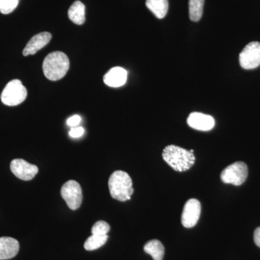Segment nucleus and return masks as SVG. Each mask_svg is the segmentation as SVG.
<instances>
[{
  "instance_id": "f257e3e1",
  "label": "nucleus",
  "mask_w": 260,
  "mask_h": 260,
  "mask_svg": "<svg viewBox=\"0 0 260 260\" xmlns=\"http://www.w3.org/2000/svg\"><path fill=\"white\" fill-rule=\"evenodd\" d=\"M194 150H186L177 145H168L162 151L164 160L177 172H183L190 169L195 162Z\"/></svg>"
},
{
  "instance_id": "f03ea898",
  "label": "nucleus",
  "mask_w": 260,
  "mask_h": 260,
  "mask_svg": "<svg viewBox=\"0 0 260 260\" xmlns=\"http://www.w3.org/2000/svg\"><path fill=\"white\" fill-rule=\"evenodd\" d=\"M69 68V59L61 51L50 53L46 56L43 62L44 74L51 81H56L64 78Z\"/></svg>"
},
{
  "instance_id": "7ed1b4c3",
  "label": "nucleus",
  "mask_w": 260,
  "mask_h": 260,
  "mask_svg": "<svg viewBox=\"0 0 260 260\" xmlns=\"http://www.w3.org/2000/svg\"><path fill=\"white\" fill-rule=\"evenodd\" d=\"M109 189L112 198L124 202L131 199L134 192L133 181L127 173L116 171L109 179Z\"/></svg>"
},
{
  "instance_id": "20e7f679",
  "label": "nucleus",
  "mask_w": 260,
  "mask_h": 260,
  "mask_svg": "<svg viewBox=\"0 0 260 260\" xmlns=\"http://www.w3.org/2000/svg\"><path fill=\"white\" fill-rule=\"evenodd\" d=\"M28 92L19 80H13L7 84L1 94V101L5 105L15 107L23 103Z\"/></svg>"
},
{
  "instance_id": "39448f33",
  "label": "nucleus",
  "mask_w": 260,
  "mask_h": 260,
  "mask_svg": "<svg viewBox=\"0 0 260 260\" xmlns=\"http://www.w3.org/2000/svg\"><path fill=\"white\" fill-rule=\"evenodd\" d=\"M248 176V167L245 162L238 161L225 168L220 174V179L225 184L242 185Z\"/></svg>"
},
{
  "instance_id": "423d86ee",
  "label": "nucleus",
  "mask_w": 260,
  "mask_h": 260,
  "mask_svg": "<svg viewBox=\"0 0 260 260\" xmlns=\"http://www.w3.org/2000/svg\"><path fill=\"white\" fill-rule=\"evenodd\" d=\"M61 195L70 209H78L82 204L83 193L81 186L76 181L70 180L64 183L61 186Z\"/></svg>"
},
{
  "instance_id": "0eeeda50",
  "label": "nucleus",
  "mask_w": 260,
  "mask_h": 260,
  "mask_svg": "<svg viewBox=\"0 0 260 260\" xmlns=\"http://www.w3.org/2000/svg\"><path fill=\"white\" fill-rule=\"evenodd\" d=\"M239 63L245 70H252L260 65V43H249L239 54Z\"/></svg>"
},
{
  "instance_id": "6e6552de",
  "label": "nucleus",
  "mask_w": 260,
  "mask_h": 260,
  "mask_svg": "<svg viewBox=\"0 0 260 260\" xmlns=\"http://www.w3.org/2000/svg\"><path fill=\"white\" fill-rule=\"evenodd\" d=\"M201 214V205L199 200L190 199L186 202L181 215L183 226L190 229L194 227L199 220Z\"/></svg>"
},
{
  "instance_id": "1a4fd4ad",
  "label": "nucleus",
  "mask_w": 260,
  "mask_h": 260,
  "mask_svg": "<svg viewBox=\"0 0 260 260\" xmlns=\"http://www.w3.org/2000/svg\"><path fill=\"white\" fill-rule=\"evenodd\" d=\"M10 169L15 177L23 181H30L37 175L39 169L23 159H15L10 164Z\"/></svg>"
},
{
  "instance_id": "9d476101",
  "label": "nucleus",
  "mask_w": 260,
  "mask_h": 260,
  "mask_svg": "<svg viewBox=\"0 0 260 260\" xmlns=\"http://www.w3.org/2000/svg\"><path fill=\"white\" fill-rule=\"evenodd\" d=\"M188 125L200 131H209L215 126V119L213 116L200 112H193L187 119Z\"/></svg>"
},
{
  "instance_id": "9b49d317",
  "label": "nucleus",
  "mask_w": 260,
  "mask_h": 260,
  "mask_svg": "<svg viewBox=\"0 0 260 260\" xmlns=\"http://www.w3.org/2000/svg\"><path fill=\"white\" fill-rule=\"evenodd\" d=\"M51 37L52 36L49 32H42L34 36L23 49V56H27L35 54L37 51L45 47L50 42Z\"/></svg>"
},
{
  "instance_id": "f8f14e48",
  "label": "nucleus",
  "mask_w": 260,
  "mask_h": 260,
  "mask_svg": "<svg viewBox=\"0 0 260 260\" xmlns=\"http://www.w3.org/2000/svg\"><path fill=\"white\" fill-rule=\"evenodd\" d=\"M126 80L127 71L120 67L112 68L104 77V83L112 88L122 86L126 83Z\"/></svg>"
},
{
  "instance_id": "ddd939ff",
  "label": "nucleus",
  "mask_w": 260,
  "mask_h": 260,
  "mask_svg": "<svg viewBox=\"0 0 260 260\" xmlns=\"http://www.w3.org/2000/svg\"><path fill=\"white\" fill-rule=\"evenodd\" d=\"M19 243L11 237H0V260L15 257L19 251Z\"/></svg>"
},
{
  "instance_id": "4468645a",
  "label": "nucleus",
  "mask_w": 260,
  "mask_h": 260,
  "mask_svg": "<svg viewBox=\"0 0 260 260\" xmlns=\"http://www.w3.org/2000/svg\"><path fill=\"white\" fill-rule=\"evenodd\" d=\"M70 20L77 25H83L85 21V7L80 1H75L68 10Z\"/></svg>"
},
{
  "instance_id": "2eb2a0df",
  "label": "nucleus",
  "mask_w": 260,
  "mask_h": 260,
  "mask_svg": "<svg viewBox=\"0 0 260 260\" xmlns=\"http://www.w3.org/2000/svg\"><path fill=\"white\" fill-rule=\"evenodd\" d=\"M146 7L158 19L165 18L169 10L168 0H146Z\"/></svg>"
},
{
  "instance_id": "dca6fc26",
  "label": "nucleus",
  "mask_w": 260,
  "mask_h": 260,
  "mask_svg": "<svg viewBox=\"0 0 260 260\" xmlns=\"http://www.w3.org/2000/svg\"><path fill=\"white\" fill-rule=\"evenodd\" d=\"M144 251L150 254L153 260H162L164 259L165 249L160 241L153 239L147 243L144 246Z\"/></svg>"
},
{
  "instance_id": "f3484780",
  "label": "nucleus",
  "mask_w": 260,
  "mask_h": 260,
  "mask_svg": "<svg viewBox=\"0 0 260 260\" xmlns=\"http://www.w3.org/2000/svg\"><path fill=\"white\" fill-rule=\"evenodd\" d=\"M205 0H189V18L191 21H199L203 16Z\"/></svg>"
},
{
  "instance_id": "a211bd4d",
  "label": "nucleus",
  "mask_w": 260,
  "mask_h": 260,
  "mask_svg": "<svg viewBox=\"0 0 260 260\" xmlns=\"http://www.w3.org/2000/svg\"><path fill=\"white\" fill-rule=\"evenodd\" d=\"M108 238H109L108 235L99 236L92 234V236L88 237V239L85 241V244H84V248L87 251L95 250V249L102 247L106 244Z\"/></svg>"
},
{
  "instance_id": "6ab92c4d",
  "label": "nucleus",
  "mask_w": 260,
  "mask_h": 260,
  "mask_svg": "<svg viewBox=\"0 0 260 260\" xmlns=\"http://www.w3.org/2000/svg\"><path fill=\"white\" fill-rule=\"evenodd\" d=\"M20 0H0V13L8 15L13 13L19 4Z\"/></svg>"
},
{
  "instance_id": "aec40b11",
  "label": "nucleus",
  "mask_w": 260,
  "mask_h": 260,
  "mask_svg": "<svg viewBox=\"0 0 260 260\" xmlns=\"http://www.w3.org/2000/svg\"><path fill=\"white\" fill-rule=\"evenodd\" d=\"M109 231H110V225L104 220H99L96 222L91 229V233L93 235H107Z\"/></svg>"
},
{
  "instance_id": "412c9836",
  "label": "nucleus",
  "mask_w": 260,
  "mask_h": 260,
  "mask_svg": "<svg viewBox=\"0 0 260 260\" xmlns=\"http://www.w3.org/2000/svg\"><path fill=\"white\" fill-rule=\"evenodd\" d=\"M85 133V129L82 126H77V127H72L69 132L70 136L73 138H78L83 136Z\"/></svg>"
},
{
  "instance_id": "4be33fe9",
  "label": "nucleus",
  "mask_w": 260,
  "mask_h": 260,
  "mask_svg": "<svg viewBox=\"0 0 260 260\" xmlns=\"http://www.w3.org/2000/svg\"><path fill=\"white\" fill-rule=\"evenodd\" d=\"M81 117L79 115H74L71 116V117L69 118L68 119V125L71 126V127H76L77 126L79 125L80 122H81Z\"/></svg>"
},
{
  "instance_id": "5701e85b",
  "label": "nucleus",
  "mask_w": 260,
  "mask_h": 260,
  "mask_svg": "<svg viewBox=\"0 0 260 260\" xmlns=\"http://www.w3.org/2000/svg\"><path fill=\"white\" fill-rule=\"evenodd\" d=\"M254 241L255 242L256 245L260 247V227H258L254 231Z\"/></svg>"
}]
</instances>
